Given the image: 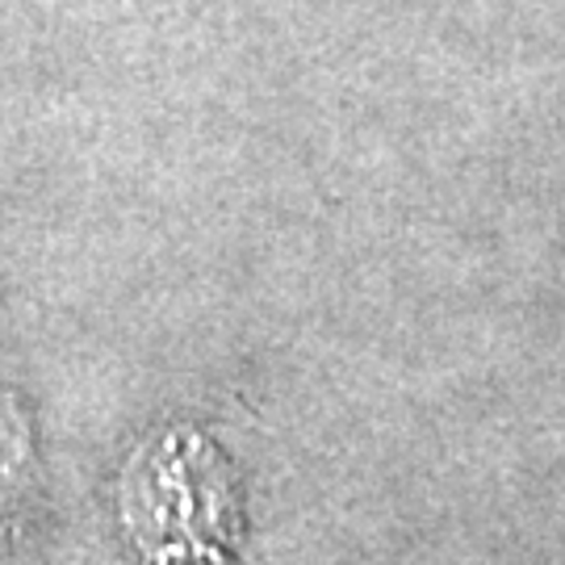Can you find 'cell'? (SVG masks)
I'll list each match as a JSON object with an SVG mask.
<instances>
[{"label": "cell", "mask_w": 565, "mask_h": 565, "mask_svg": "<svg viewBox=\"0 0 565 565\" xmlns=\"http://www.w3.org/2000/svg\"><path fill=\"white\" fill-rule=\"evenodd\" d=\"M34 473V436L18 406L0 394V515L21 503Z\"/></svg>", "instance_id": "2"}, {"label": "cell", "mask_w": 565, "mask_h": 565, "mask_svg": "<svg viewBox=\"0 0 565 565\" xmlns=\"http://www.w3.org/2000/svg\"><path fill=\"white\" fill-rule=\"evenodd\" d=\"M121 524L151 565H218L239 532L231 465L189 427L163 431L126 465Z\"/></svg>", "instance_id": "1"}]
</instances>
